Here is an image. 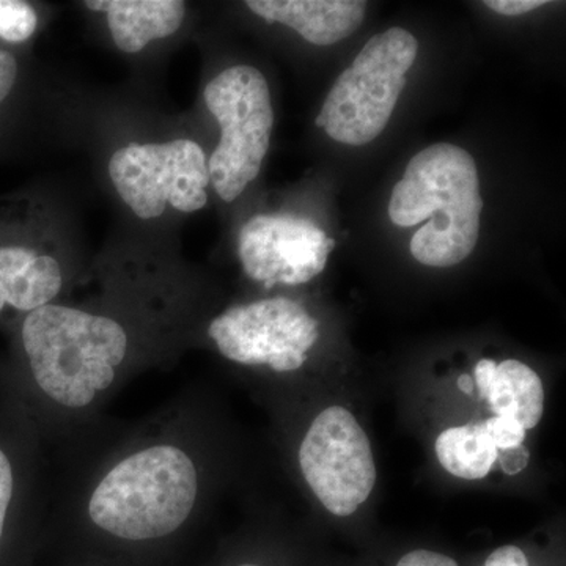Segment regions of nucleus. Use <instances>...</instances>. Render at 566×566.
Here are the masks:
<instances>
[{"label": "nucleus", "instance_id": "obj_1", "mask_svg": "<svg viewBox=\"0 0 566 566\" xmlns=\"http://www.w3.org/2000/svg\"><path fill=\"white\" fill-rule=\"evenodd\" d=\"M482 211L474 158L453 144H434L417 153L389 202L395 226L415 227L430 219L411 238L409 249L417 262L431 268L457 266L474 252Z\"/></svg>", "mask_w": 566, "mask_h": 566}, {"label": "nucleus", "instance_id": "obj_2", "mask_svg": "<svg viewBox=\"0 0 566 566\" xmlns=\"http://www.w3.org/2000/svg\"><path fill=\"white\" fill-rule=\"evenodd\" d=\"M22 344L40 389L59 405L80 409L114 382L128 334L109 316L48 304L25 316Z\"/></svg>", "mask_w": 566, "mask_h": 566}, {"label": "nucleus", "instance_id": "obj_3", "mask_svg": "<svg viewBox=\"0 0 566 566\" xmlns=\"http://www.w3.org/2000/svg\"><path fill=\"white\" fill-rule=\"evenodd\" d=\"M197 491L191 458L178 447H150L104 476L93 491L88 513L96 526L118 538H161L191 515Z\"/></svg>", "mask_w": 566, "mask_h": 566}, {"label": "nucleus", "instance_id": "obj_4", "mask_svg": "<svg viewBox=\"0 0 566 566\" xmlns=\"http://www.w3.org/2000/svg\"><path fill=\"white\" fill-rule=\"evenodd\" d=\"M417 52L419 41L405 29L376 33L335 81L315 125L352 147L374 142L392 117Z\"/></svg>", "mask_w": 566, "mask_h": 566}, {"label": "nucleus", "instance_id": "obj_5", "mask_svg": "<svg viewBox=\"0 0 566 566\" xmlns=\"http://www.w3.org/2000/svg\"><path fill=\"white\" fill-rule=\"evenodd\" d=\"M205 103L221 128L208 159L212 188L232 203L262 170L274 126L270 85L262 71L249 65L223 70L208 82Z\"/></svg>", "mask_w": 566, "mask_h": 566}, {"label": "nucleus", "instance_id": "obj_6", "mask_svg": "<svg viewBox=\"0 0 566 566\" xmlns=\"http://www.w3.org/2000/svg\"><path fill=\"white\" fill-rule=\"evenodd\" d=\"M107 169L123 202L144 221L161 218L167 208L189 214L208 202V158L191 139L125 145Z\"/></svg>", "mask_w": 566, "mask_h": 566}, {"label": "nucleus", "instance_id": "obj_7", "mask_svg": "<svg viewBox=\"0 0 566 566\" xmlns=\"http://www.w3.org/2000/svg\"><path fill=\"white\" fill-rule=\"evenodd\" d=\"M297 460L312 493L334 516L354 515L374 493L378 474L370 439L344 406H329L315 417Z\"/></svg>", "mask_w": 566, "mask_h": 566}, {"label": "nucleus", "instance_id": "obj_8", "mask_svg": "<svg viewBox=\"0 0 566 566\" xmlns=\"http://www.w3.org/2000/svg\"><path fill=\"white\" fill-rule=\"evenodd\" d=\"M208 335L223 357L243 365L300 370L318 340V322L286 297L237 305L212 319Z\"/></svg>", "mask_w": 566, "mask_h": 566}, {"label": "nucleus", "instance_id": "obj_9", "mask_svg": "<svg viewBox=\"0 0 566 566\" xmlns=\"http://www.w3.org/2000/svg\"><path fill=\"white\" fill-rule=\"evenodd\" d=\"M324 230L308 219L293 214L253 216L241 227L238 255L244 273L271 290L303 285L322 274L318 252L326 240Z\"/></svg>", "mask_w": 566, "mask_h": 566}, {"label": "nucleus", "instance_id": "obj_10", "mask_svg": "<svg viewBox=\"0 0 566 566\" xmlns=\"http://www.w3.org/2000/svg\"><path fill=\"white\" fill-rule=\"evenodd\" d=\"M245 7L270 24L286 25L316 46H331L363 24L367 2L359 0H248Z\"/></svg>", "mask_w": 566, "mask_h": 566}, {"label": "nucleus", "instance_id": "obj_11", "mask_svg": "<svg viewBox=\"0 0 566 566\" xmlns=\"http://www.w3.org/2000/svg\"><path fill=\"white\" fill-rule=\"evenodd\" d=\"M63 270L57 256L33 244L0 245V312L6 305L36 311L61 293Z\"/></svg>", "mask_w": 566, "mask_h": 566}, {"label": "nucleus", "instance_id": "obj_12", "mask_svg": "<svg viewBox=\"0 0 566 566\" xmlns=\"http://www.w3.org/2000/svg\"><path fill=\"white\" fill-rule=\"evenodd\" d=\"M84 6L106 17L115 46L126 54L172 36L186 17V3L180 0H88Z\"/></svg>", "mask_w": 566, "mask_h": 566}, {"label": "nucleus", "instance_id": "obj_13", "mask_svg": "<svg viewBox=\"0 0 566 566\" xmlns=\"http://www.w3.org/2000/svg\"><path fill=\"white\" fill-rule=\"evenodd\" d=\"M485 400L494 416L515 417L534 430L545 415V386L528 365L516 359L495 365L493 385Z\"/></svg>", "mask_w": 566, "mask_h": 566}, {"label": "nucleus", "instance_id": "obj_14", "mask_svg": "<svg viewBox=\"0 0 566 566\" xmlns=\"http://www.w3.org/2000/svg\"><path fill=\"white\" fill-rule=\"evenodd\" d=\"M434 453L450 475L463 480L485 479L499 457L483 422L447 428L436 439Z\"/></svg>", "mask_w": 566, "mask_h": 566}, {"label": "nucleus", "instance_id": "obj_15", "mask_svg": "<svg viewBox=\"0 0 566 566\" xmlns=\"http://www.w3.org/2000/svg\"><path fill=\"white\" fill-rule=\"evenodd\" d=\"M39 28V14L31 3L21 0H0V39L24 43Z\"/></svg>", "mask_w": 566, "mask_h": 566}, {"label": "nucleus", "instance_id": "obj_16", "mask_svg": "<svg viewBox=\"0 0 566 566\" xmlns=\"http://www.w3.org/2000/svg\"><path fill=\"white\" fill-rule=\"evenodd\" d=\"M483 423H485L488 433L493 438L499 452L517 449V447H523L526 441V428L515 417L493 416Z\"/></svg>", "mask_w": 566, "mask_h": 566}, {"label": "nucleus", "instance_id": "obj_17", "mask_svg": "<svg viewBox=\"0 0 566 566\" xmlns=\"http://www.w3.org/2000/svg\"><path fill=\"white\" fill-rule=\"evenodd\" d=\"M11 495H13V471H11L9 458L0 450V536H2Z\"/></svg>", "mask_w": 566, "mask_h": 566}, {"label": "nucleus", "instance_id": "obj_18", "mask_svg": "<svg viewBox=\"0 0 566 566\" xmlns=\"http://www.w3.org/2000/svg\"><path fill=\"white\" fill-rule=\"evenodd\" d=\"M395 566H458L452 557L430 549H416L405 554Z\"/></svg>", "mask_w": 566, "mask_h": 566}, {"label": "nucleus", "instance_id": "obj_19", "mask_svg": "<svg viewBox=\"0 0 566 566\" xmlns=\"http://www.w3.org/2000/svg\"><path fill=\"white\" fill-rule=\"evenodd\" d=\"M543 6H546V0H486L485 2L488 9L504 17H521Z\"/></svg>", "mask_w": 566, "mask_h": 566}, {"label": "nucleus", "instance_id": "obj_20", "mask_svg": "<svg viewBox=\"0 0 566 566\" xmlns=\"http://www.w3.org/2000/svg\"><path fill=\"white\" fill-rule=\"evenodd\" d=\"M18 80L17 57L9 51L0 50V104L9 98Z\"/></svg>", "mask_w": 566, "mask_h": 566}, {"label": "nucleus", "instance_id": "obj_21", "mask_svg": "<svg viewBox=\"0 0 566 566\" xmlns=\"http://www.w3.org/2000/svg\"><path fill=\"white\" fill-rule=\"evenodd\" d=\"M483 566H531L526 553L515 545L497 547L488 556Z\"/></svg>", "mask_w": 566, "mask_h": 566}, {"label": "nucleus", "instance_id": "obj_22", "mask_svg": "<svg viewBox=\"0 0 566 566\" xmlns=\"http://www.w3.org/2000/svg\"><path fill=\"white\" fill-rule=\"evenodd\" d=\"M497 461L505 474L516 475L520 474L523 469H526L528 452L524 450V447L502 450V452H499Z\"/></svg>", "mask_w": 566, "mask_h": 566}, {"label": "nucleus", "instance_id": "obj_23", "mask_svg": "<svg viewBox=\"0 0 566 566\" xmlns=\"http://www.w3.org/2000/svg\"><path fill=\"white\" fill-rule=\"evenodd\" d=\"M495 364L493 359H480L474 368V387L479 397L485 400L488 392H490L491 385H493Z\"/></svg>", "mask_w": 566, "mask_h": 566}, {"label": "nucleus", "instance_id": "obj_24", "mask_svg": "<svg viewBox=\"0 0 566 566\" xmlns=\"http://www.w3.org/2000/svg\"><path fill=\"white\" fill-rule=\"evenodd\" d=\"M458 389L464 395H472L475 389L472 376L468 374L461 375L460 378H458Z\"/></svg>", "mask_w": 566, "mask_h": 566}, {"label": "nucleus", "instance_id": "obj_25", "mask_svg": "<svg viewBox=\"0 0 566 566\" xmlns=\"http://www.w3.org/2000/svg\"><path fill=\"white\" fill-rule=\"evenodd\" d=\"M238 566H259V565L245 564V565H238Z\"/></svg>", "mask_w": 566, "mask_h": 566}]
</instances>
